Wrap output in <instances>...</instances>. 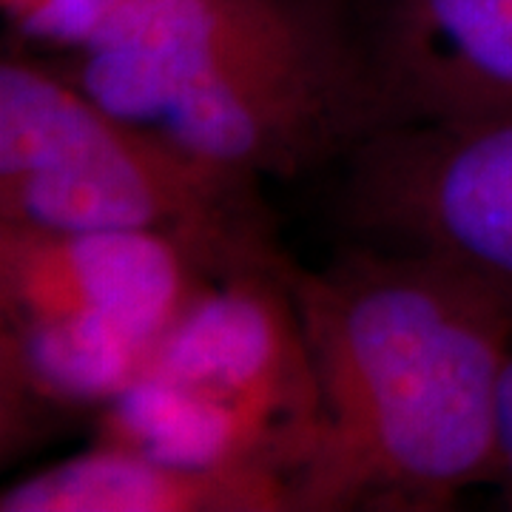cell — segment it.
<instances>
[{
	"instance_id": "1",
	"label": "cell",
	"mask_w": 512,
	"mask_h": 512,
	"mask_svg": "<svg viewBox=\"0 0 512 512\" xmlns=\"http://www.w3.org/2000/svg\"><path fill=\"white\" fill-rule=\"evenodd\" d=\"M319 387L296 512H441L495 484L512 302L436 256L348 239L288 268Z\"/></svg>"
},
{
	"instance_id": "2",
	"label": "cell",
	"mask_w": 512,
	"mask_h": 512,
	"mask_svg": "<svg viewBox=\"0 0 512 512\" xmlns=\"http://www.w3.org/2000/svg\"><path fill=\"white\" fill-rule=\"evenodd\" d=\"M46 60L114 114L262 183L336 168L382 128L333 0H120Z\"/></svg>"
},
{
	"instance_id": "3",
	"label": "cell",
	"mask_w": 512,
	"mask_h": 512,
	"mask_svg": "<svg viewBox=\"0 0 512 512\" xmlns=\"http://www.w3.org/2000/svg\"><path fill=\"white\" fill-rule=\"evenodd\" d=\"M0 222L174 239L211 276L285 268L262 180L100 106L52 60H0Z\"/></svg>"
},
{
	"instance_id": "4",
	"label": "cell",
	"mask_w": 512,
	"mask_h": 512,
	"mask_svg": "<svg viewBox=\"0 0 512 512\" xmlns=\"http://www.w3.org/2000/svg\"><path fill=\"white\" fill-rule=\"evenodd\" d=\"M291 262L211 279L146 370L94 419L97 439L188 470L279 476L296 498L319 387Z\"/></svg>"
},
{
	"instance_id": "5",
	"label": "cell",
	"mask_w": 512,
	"mask_h": 512,
	"mask_svg": "<svg viewBox=\"0 0 512 512\" xmlns=\"http://www.w3.org/2000/svg\"><path fill=\"white\" fill-rule=\"evenodd\" d=\"M336 168L350 239L444 259L512 302V109L384 126Z\"/></svg>"
},
{
	"instance_id": "6",
	"label": "cell",
	"mask_w": 512,
	"mask_h": 512,
	"mask_svg": "<svg viewBox=\"0 0 512 512\" xmlns=\"http://www.w3.org/2000/svg\"><path fill=\"white\" fill-rule=\"evenodd\" d=\"M384 126L512 109V0H333Z\"/></svg>"
},
{
	"instance_id": "7",
	"label": "cell",
	"mask_w": 512,
	"mask_h": 512,
	"mask_svg": "<svg viewBox=\"0 0 512 512\" xmlns=\"http://www.w3.org/2000/svg\"><path fill=\"white\" fill-rule=\"evenodd\" d=\"M217 276L174 239L0 222V319H83L165 336Z\"/></svg>"
},
{
	"instance_id": "8",
	"label": "cell",
	"mask_w": 512,
	"mask_h": 512,
	"mask_svg": "<svg viewBox=\"0 0 512 512\" xmlns=\"http://www.w3.org/2000/svg\"><path fill=\"white\" fill-rule=\"evenodd\" d=\"M165 336L83 319H0V456H26L77 419H97Z\"/></svg>"
},
{
	"instance_id": "9",
	"label": "cell",
	"mask_w": 512,
	"mask_h": 512,
	"mask_svg": "<svg viewBox=\"0 0 512 512\" xmlns=\"http://www.w3.org/2000/svg\"><path fill=\"white\" fill-rule=\"evenodd\" d=\"M0 512H296L293 487L268 473L188 470L94 439L0 493Z\"/></svg>"
},
{
	"instance_id": "10",
	"label": "cell",
	"mask_w": 512,
	"mask_h": 512,
	"mask_svg": "<svg viewBox=\"0 0 512 512\" xmlns=\"http://www.w3.org/2000/svg\"><path fill=\"white\" fill-rule=\"evenodd\" d=\"M15 46L43 57L80 49L120 0H0Z\"/></svg>"
},
{
	"instance_id": "11",
	"label": "cell",
	"mask_w": 512,
	"mask_h": 512,
	"mask_svg": "<svg viewBox=\"0 0 512 512\" xmlns=\"http://www.w3.org/2000/svg\"><path fill=\"white\" fill-rule=\"evenodd\" d=\"M495 487L504 501V507L512 510V353L504 367L501 379V396H498V473Z\"/></svg>"
}]
</instances>
